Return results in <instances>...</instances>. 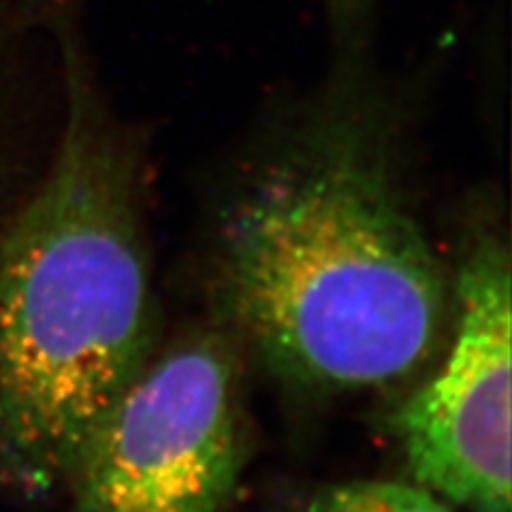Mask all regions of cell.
Listing matches in <instances>:
<instances>
[{"instance_id":"3","label":"cell","mask_w":512,"mask_h":512,"mask_svg":"<svg viewBox=\"0 0 512 512\" xmlns=\"http://www.w3.org/2000/svg\"><path fill=\"white\" fill-rule=\"evenodd\" d=\"M242 468L235 365L216 335L146 363L73 461L75 512H222Z\"/></svg>"},{"instance_id":"5","label":"cell","mask_w":512,"mask_h":512,"mask_svg":"<svg viewBox=\"0 0 512 512\" xmlns=\"http://www.w3.org/2000/svg\"><path fill=\"white\" fill-rule=\"evenodd\" d=\"M306 512H453L440 495L393 480H350L318 491Z\"/></svg>"},{"instance_id":"2","label":"cell","mask_w":512,"mask_h":512,"mask_svg":"<svg viewBox=\"0 0 512 512\" xmlns=\"http://www.w3.org/2000/svg\"><path fill=\"white\" fill-rule=\"evenodd\" d=\"M56 0L67 118L43 180L0 239V480L37 500L64 487L94 425L154 355L141 227L146 137L122 120Z\"/></svg>"},{"instance_id":"4","label":"cell","mask_w":512,"mask_h":512,"mask_svg":"<svg viewBox=\"0 0 512 512\" xmlns=\"http://www.w3.org/2000/svg\"><path fill=\"white\" fill-rule=\"evenodd\" d=\"M510 295L508 246L478 239L451 286L446 359L393 421L414 483L470 512H510Z\"/></svg>"},{"instance_id":"1","label":"cell","mask_w":512,"mask_h":512,"mask_svg":"<svg viewBox=\"0 0 512 512\" xmlns=\"http://www.w3.org/2000/svg\"><path fill=\"white\" fill-rule=\"evenodd\" d=\"M325 11V69L265 107L222 207L214 276L224 316L278 374L361 391L419 372L451 308L404 167L455 35L393 71L378 0Z\"/></svg>"}]
</instances>
